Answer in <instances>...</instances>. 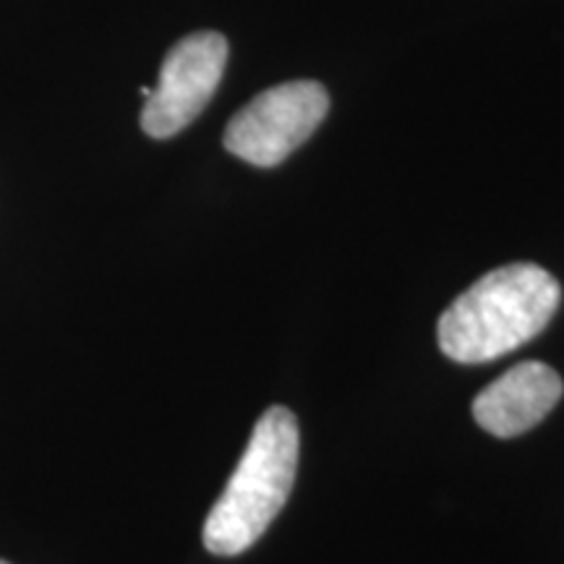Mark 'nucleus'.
<instances>
[{"mask_svg":"<svg viewBox=\"0 0 564 564\" xmlns=\"http://www.w3.org/2000/svg\"><path fill=\"white\" fill-rule=\"evenodd\" d=\"M560 301V282L541 267H499L449 303L436 340L457 364L494 361L544 333Z\"/></svg>","mask_w":564,"mask_h":564,"instance_id":"f257e3e1","label":"nucleus"},{"mask_svg":"<svg viewBox=\"0 0 564 564\" xmlns=\"http://www.w3.org/2000/svg\"><path fill=\"white\" fill-rule=\"evenodd\" d=\"M299 421L274 405L253 426L236 474L204 523V546L217 556L243 554L262 539L291 497L299 470Z\"/></svg>","mask_w":564,"mask_h":564,"instance_id":"f03ea898","label":"nucleus"},{"mask_svg":"<svg viewBox=\"0 0 564 564\" xmlns=\"http://www.w3.org/2000/svg\"><path fill=\"white\" fill-rule=\"evenodd\" d=\"M329 110V95L319 82H285L264 89L230 118L225 150L257 167L288 160L319 129Z\"/></svg>","mask_w":564,"mask_h":564,"instance_id":"7ed1b4c3","label":"nucleus"},{"mask_svg":"<svg viewBox=\"0 0 564 564\" xmlns=\"http://www.w3.org/2000/svg\"><path fill=\"white\" fill-rule=\"evenodd\" d=\"M228 63V40L217 32L183 37L165 55L158 87L141 110V129L152 139H167L186 129L207 108Z\"/></svg>","mask_w":564,"mask_h":564,"instance_id":"20e7f679","label":"nucleus"},{"mask_svg":"<svg viewBox=\"0 0 564 564\" xmlns=\"http://www.w3.org/2000/svg\"><path fill=\"white\" fill-rule=\"evenodd\" d=\"M564 384L552 366L525 361L486 387L474 400V419L484 432L512 440L539 426L560 403Z\"/></svg>","mask_w":564,"mask_h":564,"instance_id":"39448f33","label":"nucleus"},{"mask_svg":"<svg viewBox=\"0 0 564 564\" xmlns=\"http://www.w3.org/2000/svg\"><path fill=\"white\" fill-rule=\"evenodd\" d=\"M0 564H9V562H3V560H0Z\"/></svg>","mask_w":564,"mask_h":564,"instance_id":"423d86ee","label":"nucleus"}]
</instances>
